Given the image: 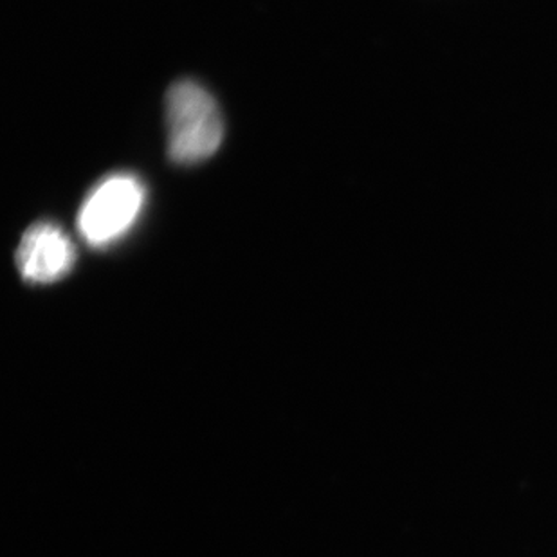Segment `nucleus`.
Returning a JSON list of instances; mask_svg holds the SVG:
<instances>
[{"label": "nucleus", "instance_id": "1", "mask_svg": "<svg viewBox=\"0 0 557 557\" xmlns=\"http://www.w3.org/2000/svg\"><path fill=\"white\" fill-rule=\"evenodd\" d=\"M169 156L180 164L211 158L221 147L224 123L213 96L191 79L172 85L166 95Z\"/></svg>", "mask_w": 557, "mask_h": 557}, {"label": "nucleus", "instance_id": "2", "mask_svg": "<svg viewBox=\"0 0 557 557\" xmlns=\"http://www.w3.org/2000/svg\"><path fill=\"white\" fill-rule=\"evenodd\" d=\"M145 205L141 181L128 174L109 175L90 189L78 213L79 235L90 246H107L123 237Z\"/></svg>", "mask_w": 557, "mask_h": 557}, {"label": "nucleus", "instance_id": "3", "mask_svg": "<svg viewBox=\"0 0 557 557\" xmlns=\"http://www.w3.org/2000/svg\"><path fill=\"white\" fill-rule=\"evenodd\" d=\"M74 248L59 226L42 222L24 233L16 249L22 278L32 284H53L71 271Z\"/></svg>", "mask_w": 557, "mask_h": 557}]
</instances>
